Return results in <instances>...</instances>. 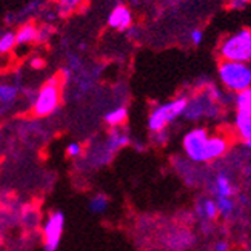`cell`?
Listing matches in <instances>:
<instances>
[{
    "label": "cell",
    "mask_w": 251,
    "mask_h": 251,
    "mask_svg": "<svg viewBox=\"0 0 251 251\" xmlns=\"http://www.w3.org/2000/svg\"><path fill=\"white\" fill-rule=\"evenodd\" d=\"M80 154H82V147L77 144V142H71V144H68V147H67V156L68 157L75 159Z\"/></svg>",
    "instance_id": "cell-22"
},
{
    "label": "cell",
    "mask_w": 251,
    "mask_h": 251,
    "mask_svg": "<svg viewBox=\"0 0 251 251\" xmlns=\"http://www.w3.org/2000/svg\"><path fill=\"white\" fill-rule=\"evenodd\" d=\"M216 196H225V198H231L233 193H234V188H233V183L231 180L228 179L226 174L221 173L217 174L216 177Z\"/></svg>",
    "instance_id": "cell-15"
},
{
    "label": "cell",
    "mask_w": 251,
    "mask_h": 251,
    "mask_svg": "<svg viewBox=\"0 0 251 251\" xmlns=\"http://www.w3.org/2000/svg\"><path fill=\"white\" fill-rule=\"evenodd\" d=\"M234 125H236V129L239 136L244 142L247 140H251V116H247V114H236V121H234Z\"/></svg>",
    "instance_id": "cell-13"
},
{
    "label": "cell",
    "mask_w": 251,
    "mask_h": 251,
    "mask_svg": "<svg viewBox=\"0 0 251 251\" xmlns=\"http://www.w3.org/2000/svg\"><path fill=\"white\" fill-rule=\"evenodd\" d=\"M17 88L14 85H9V83H0V103L6 105L16 100L17 97Z\"/></svg>",
    "instance_id": "cell-17"
},
{
    "label": "cell",
    "mask_w": 251,
    "mask_h": 251,
    "mask_svg": "<svg viewBox=\"0 0 251 251\" xmlns=\"http://www.w3.org/2000/svg\"><path fill=\"white\" fill-rule=\"evenodd\" d=\"M210 136L205 128L190 129L183 137V150L193 162H205V148Z\"/></svg>",
    "instance_id": "cell-6"
},
{
    "label": "cell",
    "mask_w": 251,
    "mask_h": 251,
    "mask_svg": "<svg viewBox=\"0 0 251 251\" xmlns=\"http://www.w3.org/2000/svg\"><path fill=\"white\" fill-rule=\"evenodd\" d=\"M50 36V29L48 26H43V28H39V42H45Z\"/></svg>",
    "instance_id": "cell-26"
},
{
    "label": "cell",
    "mask_w": 251,
    "mask_h": 251,
    "mask_svg": "<svg viewBox=\"0 0 251 251\" xmlns=\"http://www.w3.org/2000/svg\"><path fill=\"white\" fill-rule=\"evenodd\" d=\"M248 67H250V74H251V62L248 63Z\"/></svg>",
    "instance_id": "cell-29"
},
{
    "label": "cell",
    "mask_w": 251,
    "mask_h": 251,
    "mask_svg": "<svg viewBox=\"0 0 251 251\" xmlns=\"http://www.w3.org/2000/svg\"><path fill=\"white\" fill-rule=\"evenodd\" d=\"M216 205L219 208V213L222 216H230L234 211V202L231 198H225V196H216Z\"/></svg>",
    "instance_id": "cell-19"
},
{
    "label": "cell",
    "mask_w": 251,
    "mask_h": 251,
    "mask_svg": "<svg viewBox=\"0 0 251 251\" xmlns=\"http://www.w3.org/2000/svg\"><path fill=\"white\" fill-rule=\"evenodd\" d=\"M126 117H128L126 108L125 106H117V108H114V110L108 111L105 114V122H106V125L116 128V126H121L126 121Z\"/></svg>",
    "instance_id": "cell-14"
},
{
    "label": "cell",
    "mask_w": 251,
    "mask_h": 251,
    "mask_svg": "<svg viewBox=\"0 0 251 251\" xmlns=\"http://www.w3.org/2000/svg\"><path fill=\"white\" fill-rule=\"evenodd\" d=\"M188 105V97L179 96L167 103L157 105L154 110L150 113L148 117V128L152 133H159V131H165L168 125H171L176 119L183 116L185 110Z\"/></svg>",
    "instance_id": "cell-3"
},
{
    "label": "cell",
    "mask_w": 251,
    "mask_h": 251,
    "mask_svg": "<svg viewBox=\"0 0 251 251\" xmlns=\"http://www.w3.org/2000/svg\"><path fill=\"white\" fill-rule=\"evenodd\" d=\"M230 250V245H228L226 241H217L213 245V251H228Z\"/></svg>",
    "instance_id": "cell-25"
},
{
    "label": "cell",
    "mask_w": 251,
    "mask_h": 251,
    "mask_svg": "<svg viewBox=\"0 0 251 251\" xmlns=\"http://www.w3.org/2000/svg\"><path fill=\"white\" fill-rule=\"evenodd\" d=\"M108 25L113 29L125 31L133 25V13L125 5H117L108 16Z\"/></svg>",
    "instance_id": "cell-8"
},
{
    "label": "cell",
    "mask_w": 251,
    "mask_h": 251,
    "mask_svg": "<svg viewBox=\"0 0 251 251\" xmlns=\"http://www.w3.org/2000/svg\"><path fill=\"white\" fill-rule=\"evenodd\" d=\"M65 228V214L62 211H52L43 224V250L57 251Z\"/></svg>",
    "instance_id": "cell-5"
},
{
    "label": "cell",
    "mask_w": 251,
    "mask_h": 251,
    "mask_svg": "<svg viewBox=\"0 0 251 251\" xmlns=\"http://www.w3.org/2000/svg\"><path fill=\"white\" fill-rule=\"evenodd\" d=\"M108 203H110V202H108L106 196L102 194V193H99V194H96V196H93V198H91V201L88 203V208L94 214H102V213L106 211Z\"/></svg>",
    "instance_id": "cell-16"
},
{
    "label": "cell",
    "mask_w": 251,
    "mask_h": 251,
    "mask_svg": "<svg viewBox=\"0 0 251 251\" xmlns=\"http://www.w3.org/2000/svg\"><path fill=\"white\" fill-rule=\"evenodd\" d=\"M16 39H17V45H29V43L39 42V28L32 24H26L19 31L16 32Z\"/></svg>",
    "instance_id": "cell-10"
},
{
    "label": "cell",
    "mask_w": 251,
    "mask_h": 251,
    "mask_svg": "<svg viewBox=\"0 0 251 251\" xmlns=\"http://www.w3.org/2000/svg\"><path fill=\"white\" fill-rule=\"evenodd\" d=\"M85 0H59L57 2V6H59V13L67 16V14H71L73 11L77 9Z\"/></svg>",
    "instance_id": "cell-21"
},
{
    "label": "cell",
    "mask_w": 251,
    "mask_h": 251,
    "mask_svg": "<svg viewBox=\"0 0 251 251\" xmlns=\"http://www.w3.org/2000/svg\"><path fill=\"white\" fill-rule=\"evenodd\" d=\"M190 40H191L193 45H196V47L201 45L202 40H203V32L201 29H193L190 32Z\"/></svg>",
    "instance_id": "cell-23"
},
{
    "label": "cell",
    "mask_w": 251,
    "mask_h": 251,
    "mask_svg": "<svg viewBox=\"0 0 251 251\" xmlns=\"http://www.w3.org/2000/svg\"><path fill=\"white\" fill-rule=\"evenodd\" d=\"M250 2H251V0H230V8L231 9H242Z\"/></svg>",
    "instance_id": "cell-24"
},
{
    "label": "cell",
    "mask_w": 251,
    "mask_h": 251,
    "mask_svg": "<svg viewBox=\"0 0 251 251\" xmlns=\"http://www.w3.org/2000/svg\"><path fill=\"white\" fill-rule=\"evenodd\" d=\"M234 106L239 114L251 116V86L245 91L237 93L234 97Z\"/></svg>",
    "instance_id": "cell-12"
},
{
    "label": "cell",
    "mask_w": 251,
    "mask_h": 251,
    "mask_svg": "<svg viewBox=\"0 0 251 251\" xmlns=\"http://www.w3.org/2000/svg\"><path fill=\"white\" fill-rule=\"evenodd\" d=\"M217 52L222 60L230 62H251V29L242 28L233 34H228L222 42Z\"/></svg>",
    "instance_id": "cell-1"
},
{
    "label": "cell",
    "mask_w": 251,
    "mask_h": 251,
    "mask_svg": "<svg viewBox=\"0 0 251 251\" xmlns=\"http://www.w3.org/2000/svg\"><path fill=\"white\" fill-rule=\"evenodd\" d=\"M17 45V39L14 32H5L0 37V54H6L9 51H13V48Z\"/></svg>",
    "instance_id": "cell-20"
},
{
    "label": "cell",
    "mask_w": 251,
    "mask_h": 251,
    "mask_svg": "<svg viewBox=\"0 0 251 251\" xmlns=\"http://www.w3.org/2000/svg\"><path fill=\"white\" fill-rule=\"evenodd\" d=\"M198 214L203 221H214L217 214H219V208H217L216 201L213 199H203L198 203Z\"/></svg>",
    "instance_id": "cell-11"
},
{
    "label": "cell",
    "mask_w": 251,
    "mask_h": 251,
    "mask_svg": "<svg viewBox=\"0 0 251 251\" xmlns=\"http://www.w3.org/2000/svg\"><path fill=\"white\" fill-rule=\"evenodd\" d=\"M129 144V137L126 134L119 133V131H113L110 139H108V148L110 151H117L119 148H122Z\"/></svg>",
    "instance_id": "cell-18"
},
{
    "label": "cell",
    "mask_w": 251,
    "mask_h": 251,
    "mask_svg": "<svg viewBox=\"0 0 251 251\" xmlns=\"http://www.w3.org/2000/svg\"><path fill=\"white\" fill-rule=\"evenodd\" d=\"M59 103H60V83L56 77H52L39 90L34 102H32V111L39 117H45L56 111Z\"/></svg>",
    "instance_id": "cell-4"
},
{
    "label": "cell",
    "mask_w": 251,
    "mask_h": 251,
    "mask_svg": "<svg viewBox=\"0 0 251 251\" xmlns=\"http://www.w3.org/2000/svg\"><path fill=\"white\" fill-rule=\"evenodd\" d=\"M217 75L222 86L230 93H241L251 86V74L248 63L222 60L217 68Z\"/></svg>",
    "instance_id": "cell-2"
},
{
    "label": "cell",
    "mask_w": 251,
    "mask_h": 251,
    "mask_svg": "<svg viewBox=\"0 0 251 251\" xmlns=\"http://www.w3.org/2000/svg\"><path fill=\"white\" fill-rule=\"evenodd\" d=\"M244 145H245L247 148H250V150H251V140H247V142H244Z\"/></svg>",
    "instance_id": "cell-28"
},
{
    "label": "cell",
    "mask_w": 251,
    "mask_h": 251,
    "mask_svg": "<svg viewBox=\"0 0 251 251\" xmlns=\"http://www.w3.org/2000/svg\"><path fill=\"white\" fill-rule=\"evenodd\" d=\"M216 100H213L208 93H203L202 96L194 97V99H188L187 110L183 113V117L188 121H196L201 119L202 116L213 114L211 111L216 108Z\"/></svg>",
    "instance_id": "cell-7"
},
{
    "label": "cell",
    "mask_w": 251,
    "mask_h": 251,
    "mask_svg": "<svg viewBox=\"0 0 251 251\" xmlns=\"http://www.w3.org/2000/svg\"><path fill=\"white\" fill-rule=\"evenodd\" d=\"M228 150L226 139L222 136H213L206 142V148H205V162H211L222 157Z\"/></svg>",
    "instance_id": "cell-9"
},
{
    "label": "cell",
    "mask_w": 251,
    "mask_h": 251,
    "mask_svg": "<svg viewBox=\"0 0 251 251\" xmlns=\"http://www.w3.org/2000/svg\"><path fill=\"white\" fill-rule=\"evenodd\" d=\"M43 60L40 59V57H34V59H31V67L32 68H36V70H40V68H43Z\"/></svg>",
    "instance_id": "cell-27"
}]
</instances>
